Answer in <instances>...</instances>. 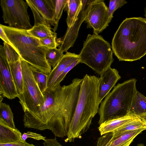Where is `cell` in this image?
<instances>
[{"instance_id":"cell-4","label":"cell","mask_w":146,"mask_h":146,"mask_svg":"<svg viewBox=\"0 0 146 146\" xmlns=\"http://www.w3.org/2000/svg\"><path fill=\"white\" fill-rule=\"evenodd\" d=\"M20 58L48 74L51 67L47 62L46 54L48 48L42 46L39 40L31 35L27 30L0 25Z\"/></svg>"},{"instance_id":"cell-13","label":"cell","mask_w":146,"mask_h":146,"mask_svg":"<svg viewBox=\"0 0 146 146\" xmlns=\"http://www.w3.org/2000/svg\"><path fill=\"white\" fill-rule=\"evenodd\" d=\"M146 128L127 131L117 136L112 132L102 135L98 139L97 146H129L133 140Z\"/></svg>"},{"instance_id":"cell-5","label":"cell","mask_w":146,"mask_h":146,"mask_svg":"<svg viewBox=\"0 0 146 146\" xmlns=\"http://www.w3.org/2000/svg\"><path fill=\"white\" fill-rule=\"evenodd\" d=\"M137 80L131 79L114 86L100 103L98 113L100 125L107 121L129 114L137 92Z\"/></svg>"},{"instance_id":"cell-35","label":"cell","mask_w":146,"mask_h":146,"mask_svg":"<svg viewBox=\"0 0 146 146\" xmlns=\"http://www.w3.org/2000/svg\"><path fill=\"white\" fill-rule=\"evenodd\" d=\"M139 117L146 124V114L141 116Z\"/></svg>"},{"instance_id":"cell-38","label":"cell","mask_w":146,"mask_h":146,"mask_svg":"<svg viewBox=\"0 0 146 146\" xmlns=\"http://www.w3.org/2000/svg\"><path fill=\"white\" fill-rule=\"evenodd\" d=\"M144 11L145 12V16L146 18V7L144 9Z\"/></svg>"},{"instance_id":"cell-9","label":"cell","mask_w":146,"mask_h":146,"mask_svg":"<svg viewBox=\"0 0 146 146\" xmlns=\"http://www.w3.org/2000/svg\"><path fill=\"white\" fill-rule=\"evenodd\" d=\"M108 12V7L104 0H95L85 20L87 28L92 29L93 33L98 34L102 33L110 22Z\"/></svg>"},{"instance_id":"cell-36","label":"cell","mask_w":146,"mask_h":146,"mask_svg":"<svg viewBox=\"0 0 146 146\" xmlns=\"http://www.w3.org/2000/svg\"><path fill=\"white\" fill-rule=\"evenodd\" d=\"M3 97L1 95H0V102H2V100L3 99Z\"/></svg>"},{"instance_id":"cell-27","label":"cell","mask_w":146,"mask_h":146,"mask_svg":"<svg viewBox=\"0 0 146 146\" xmlns=\"http://www.w3.org/2000/svg\"><path fill=\"white\" fill-rule=\"evenodd\" d=\"M3 46L9 63L14 62L20 59L19 55L12 46L4 42Z\"/></svg>"},{"instance_id":"cell-11","label":"cell","mask_w":146,"mask_h":146,"mask_svg":"<svg viewBox=\"0 0 146 146\" xmlns=\"http://www.w3.org/2000/svg\"><path fill=\"white\" fill-rule=\"evenodd\" d=\"M95 0H82L83 5L75 22L68 28L63 36L60 39L58 48L63 52H66L74 45L78 37L80 26L85 21L91 5Z\"/></svg>"},{"instance_id":"cell-37","label":"cell","mask_w":146,"mask_h":146,"mask_svg":"<svg viewBox=\"0 0 146 146\" xmlns=\"http://www.w3.org/2000/svg\"><path fill=\"white\" fill-rule=\"evenodd\" d=\"M137 146H145L143 144H139L137 145Z\"/></svg>"},{"instance_id":"cell-16","label":"cell","mask_w":146,"mask_h":146,"mask_svg":"<svg viewBox=\"0 0 146 146\" xmlns=\"http://www.w3.org/2000/svg\"><path fill=\"white\" fill-rule=\"evenodd\" d=\"M22 136L18 129L11 128L0 120V143H16L23 141Z\"/></svg>"},{"instance_id":"cell-14","label":"cell","mask_w":146,"mask_h":146,"mask_svg":"<svg viewBox=\"0 0 146 146\" xmlns=\"http://www.w3.org/2000/svg\"><path fill=\"white\" fill-rule=\"evenodd\" d=\"M79 58L78 54L66 52L57 64L48 74L46 91H50L53 88L56 80L70 65Z\"/></svg>"},{"instance_id":"cell-24","label":"cell","mask_w":146,"mask_h":146,"mask_svg":"<svg viewBox=\"0 0 146 146\" xmlns=\"http://www.w3.org/2000/svg\"><path fill=\"white\" fill-rule=\"evenodd\" d=\"M31 68L35 81L43 95L47 88L48 74L40 71L32 65Z\"/></svg>"},{"instance_id":"cell-7","label":"cell","mask_w":146,"mask_h":146,"mask_svg":"<svg viewBox=\"0 0 146 146\" xmlns=\"http://www.w3.org/2000/svg\"><path fill=\"white\" fill-rule=\"evenodd\" d=\"M23 80L22 93L18 98L24 112L35 113L43 105L45 98L33 75L31 65L20 58Z\"/></svg>"},{"instance_id":"cell-25","label":"cell","mask_w":146,"mask_h":146,"mask_svg":"<svg viewBox=\"0 0 146 146\" xmlns=\"http://www.w3.org/2000/svg\"><path fill=\"white\" fill-rule=\"evenodd\" d=\"M51 1L54 8V19L55 24L53 30L54 32H55L57 29L59 21L65 9L67 0H51Z\"/></svg>"},{"instance_id":"cell-1","label":"cell","mask_w":146,"mask_h":146,"mask_svg":"<svg viewBox=\"0 0 146 146\" xmlns=\"http://www.w3.org/2000/svg\"><path fill=\"white\" fill-rule=\"evenodd\" d=\"M82 79L75 78L67 85H60L43 95L45 102L38 111L24 112L25 127L51 130L55 137L67 136L79 94Z\"/></svg>"},{"instance_id":"cell-18","label":"cell","mask_w":146,"mask_h":146,"mask_svg":"<svg viewBox=\"0 0 146 146\" xmlns=\"http://www.w3.org/2000/svg\"><path fill=\"white\" fill-rule=\"evenodd\" d=\"M82 5V0H67L64 10L67 14L66 21L68 28L71 27L75 22Z\"/></svg>"},{"instance_id":"cell-10","label":"cell","mask_w":146,"mask_h":146,"mask_svg":"<svg viewBox=\"0 0 146 146\" xmlns=\"http://www.w3.org/2000/svg\"><path fill=\"white\" fill-rule=\"evenodd\" d=\"M0 94L12 100L19 95L3 46H0Z\"/></svg>"},{"instance_id":"cell-6","label":"cell","mask_w":146,"mask_h":146,"mask_svg":"<svg viewBox=\"0 0 146 146\" xmlns=\"http://www.w3.org/2000/svg\"><path fill=\"white\" fill-rule=\"evenodd\" d=\"M110 43L101 35L88 34L78 54L84 63L100 76L111 67L114 59Z\"/></svg>"},{"instance_id":"cell-21","label":"cell","mask_w":146,"mask_h":146,"mask_svg":"<svg viewBox=\"0 0 146 146\" xmlns=\"http://www.w3.org/2000/svg\"><path fill=\"white\" fill-rule=\"evenodd\" d=\"M27 31L31 35L39 40L57 35L56 32L52 31L50 27L43 24L34 25Z\"/></svg>"},{"instance_id":"cell-19","label":"cell","mask_w":146,"mask_h":146,"mask_svg":"<svg viewBox=\"0 0 146 146\" xmlns=\"http://www.w3.org/2000/svg\"><path fill=\"white\" fill-rule=\"evenodd\" d=\"M146 114V97L137 91L133 98L129 114L139 117Z\"/></svg>"},{"instance_id":"cell-29","label":"cell","mask_w":146,"mask_h":146,"mask_svg":"<svg viewBox=\"0 0 146 146\" xmlns=\"http://www.w3.org/2000/svg\"><path fill=\"white\" fill-rule=\"evenodd\" d=\"M57 35L39 40L41 45L48 49L56 48L59 46L56 40Z\"/></svg>"},{"instance_id":"cell-20","label":"cell","mask_w":146,"mask_h":146,"mask_svg":"<svg viewBox=\"0 0 146 146\" xmlns=\"http://www.w3.org/2000/svg\"><path fill=\"white\" fill-rule=\"evenodd\" d=\"M9 64L15 85L19 94L22 93L23 89V75L20 59L16 62Z\"/></svg>"},{"instance_id":"cell-28","label":"cell","mask_w":146,"mask_h":146,"mask_svg":"<svg viewBox=\"0 0 146 146\" xmlns=\"http://www.w3.org/2000/svg\"><path fill=\"white\" fill-rule=\"evenodd\" d=\"M127 3L124 0H110V1L108 14L110 22L111 21L113 17V15L115 11Z\"/></svg>"},{"instance_id":"cell-17","label":"cell","mask_w":146,"mask_h":146,"mask_svg":"<svg viewBox=\"0 0 146 146\" xmlns=\"http://www.w3.org/2000/svg\"><path fill=\"white\" fill-rule=\"evenodd\" d=\"M128 115L122 117L110 120L100 125L98 127L101 135L107 133L113 132L124 125L139 118Z\"/></svg>"},{"instance_id":"cell-32","label":"cell","mask_w":146,"mask_h":146,"mask_svg":"<svg viewBox=\"0 0 146 146\" xmlns=\"http://www.w3.org/2000/svg\"><path fill=\"white\" fill-rule=\"evenodd\" d=\"M44 146H62L59 143L55 137L53 139H47L43 143Z\"/></svg>"},{"instance_id":"cell-23","label":"cell","mask_w":146,"mask_h":146,"mask_svg":"<svg viewBox=\"0 0 146 146\" xmlns=\"http://www.w3.org/2000/svg\"><path fill=\"white\" fill-rule=\"evenodd\" d=\"M146 129V124L139 117L112 132L113 136H117L126 132Z\"/></svg>"},{"instance_id":"cell-12","label":"cell","mask_w":146,"mask_h":146,"mask_svg":"<svg viewBox=\"0 0 146 146\" xmlns=\"http://www.w3.org/2000/svg\"><path fill=\"white\" fill-rule=\"evenodd\" d=\"M34 16V24H43L55 26L54 10L51 0H26Z\"/></svg>"},{"instance_id":"cell-30","label":"cell","mask_w":146,"mask_h":146,"mask_svg":"<svg viewBox=\"0 0 146 146\" xmlns=\"http://www.w3.org/2000/svg\"><path fill=\"white\" fill-rule=\"evenodd\" d=\"M80 63V60L79 58L68 66L58 78L52 90L60 86V83L64 79L67 73L74 67Z\"/></svg>"},{"instance_id":"cell-34","label":"cell","mask_w":146,"mask_h":146,"mask_svg":"<svg viewBox=\"0 0 146 146\" xmlns=\"http://www.w3.org/2000/svg\"><path fill=\"white\" fill-rule=\"evenodd\" d=\"M0 37L4 42L9 44L13 47V45L5 33L3 29L0 26Z\"/></svg>"},{"instance_id":"cell-8","label":"cell","mask_w":146,"mask_h":146,"mask_svg":"<svg viewBox=\"0 0 146 146\" xmlns=\"http://www.w3.org/2000/svg\"><path fill=\"white\" fill-rule=\"evenodd\" d=\"M4 22L9 27L28 30L32 27L28 13L29 6L23 0H1Z\"/></svg>"},{"instance_id":"cell-2","label":"cell","mask_w":146,"mask_h":146,"mask_svg":"<svg viewBox=\"0 0 146 146\" xmlns=\"http://www.w3.org/2000/svg\"><path fill=\"white\" fill-rule=\"evenodd\" d=\"M111 48L119 61L132 62L146 55V19L126 18L114 34Z\"/></svg>"},{"instance_id":"cell-15","label":"cell","mask_w":146,"mask_h":146,"mask_svg":"<svg viewBox=\"0 0 146 146\" xmlns=\"http://www.w3.org/2000/svg\"><path fill=\"white\" fill-rule=\"evenodd\" d=\"M118 71L110 68L99 78V96L100 103L110 92L121 78Z\"/></svg>"},{"instance_id":"cell-22","label":"cell","mask_w":146,"mask_h":146,"mask_svg":"<svg viewBox=\"0 0 146 146\" xmlns=\"http://www.w3.org/2000/svg\"><path fill=\"white\" fill-rule=\"evenodd\" d=\"M13 118V114L10 106L2 102H0V120L10 127L15 128Z\"/></svg>"},{"instance_id":"cell-26","label":"cell","mask_w":146,"mask_h":146,"mask_svg":"<svg viewBox=\"0 0 146 146\" xmlns=\"http://www.w3.org/2000/svg\"><path fill=\"white\" fill-rule=\"evenodd\" d=\"M63 55V52L58 48L48 49L46 53V58L48 63L53 68L59 62Z\"/></svg>"},{"instance_id":"cell-31","label":"cell","mask_w":146,"mask_h":146,"mask_svg":"<svg viewBox=\"0 0 146 146\" xmlns=\"http://www.w3.org/2000/svg\"><path fill=\"white\" fill-rule=\"evenodd\" d=\"M22 137L24 141L28 138H32L37 140H42L44 141L46 139V137L41 134L29 131L23 133L22 134Z\"/></svg>"},{"instance_id":"cell-3","label":"cell","mask_w":146,"mask_h":146,"mask_svg":"<svg viewBox=\"0 0 146 146\" xmlns=\"http://www.w3.org/2000/svg\"><path fill=\"white\" fill-rule=\"evenodd\" d=\"M75 111L70 123L66 141L70 142L89 129L92 120L98 113L100 104L99 78L86 74L82 78Z\"/></svg>"},{"instance_id":"cell-33","label":"cell","mask_w":146,"mask_h":146,"mask_svg":"<svg viewBox=\"0 0 146 146\" xmlns=\"http://www.w3.org/2000/svg\"><path fill=\"white\" fill-rule=\"evenodd\" d=\"M0 146H36L33 144L27 142L26 141H23L16 143L2 144L0 143Z\"/></svg>"}]
</instances>
